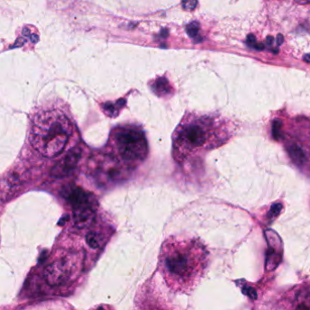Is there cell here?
<instances>
[{
    "label": "cell",
    "mask_w": 310,
    "mask_h": 310,
    "mask_svg": "<svg viewBox=\"0 0 310 310\" xmlns=\"http://www.w3.org/2000/svg\"><path fill=\"white\" fill-rule=\"evenodd\" d=\"M303 59H304L306 63H310V54H305Z\"/></svg>",
    "instance_id": "obj_21"
},
{
    "label": "cell",
    "mask_w": 310,
    "mask_h": 310,
    "mask_svg": "<svg viewBox=\"0 0 310 310\" xmlns=\"http://www.w3.org/2000/svg\"><path fill=\"white\" fill-rule=\"evenodd\" d=\"M74 271V261L68 257L60 258L45 268L44 280L51 286L63 285L72 278Z\"/></svg>",
    "instance_id": "obj_4"
},
{
    "label": "cell",
    "mask_w": 310,
    "mask_h": 310,
    "mask_svg": "<svg viewBox=\"0 0 310 310\" xmlns=\"http://www.w3.org/2000/svg\"><path fill=\"white\" fill-rule=\"evenodd\" d=\"M281 126L282 123L280 120H276L272 124V135L276 140H280L281 135Z\"/></svg>",
    "instance_id": "obj_13"
},
{
    "label": "cell",
    "mask_w": 310,
    "mask_h": 310,
    "mask_svg": "<svg viewBox=\"0 0 310 310\" xmlns=\"http://www.w3.org/2000/svg\"><path fill=\"white\" fill-rule=\"evenodd\" d=\"M245 290H247L245 291V293H246L247 295L249 296V297H251L252 299H255L256 298V292L254 291V289H252V288H250V287H248V288H244Z\"/></svg>",
    "instance_id": "obj_17"
},
{
    "label": "cell",
    "mask_w": 310,
    "mask_h": 310,
    "mask_svg": "<svg viewBox=\"0 0 310 310\" xmlns=\"http://www.w3.org/2000/svg\"><path fill=\"white\" fill-rule=\"evenodd\" d=\"M198 0H182V6L183 9L188 12L193 11L197 7Z\"/></svg>",
    "instance_id": "obj_14"
},
{
    "label": "cell",
    "mask_w": 310,
    "mask_h": 310,
    "mask_svg": "<svg viewBox=\"0 0 310 310\" xmlns=\"http://www.w3.org/2000/svg\"><path fill=\"white\" fill-rule=\"evenodd\" d=\"M164 267L168 274L182 279L192 273V256L185 251H172L165 258Z\"/></svg>",
    "instance_id": "obj_5"
},
{
    "label": "cell",
    "mask_w": 310,
    "mask_h": 310,
    "mask_svg": "<svg viewBox=\"0 0 310 310\" xmlns=\"http://www.w3.org/2000/svg\"><path fill=\"white\" fill-rule=\"evenodd\" d=\"M281 209H282V205L281 203H275V204H272V206L271 207V210L269 212V215L271 217H275L277 215L280 214Z\"/></svg>",
    "instance_id": "obj_15"
},
{
    "label": "cell",
    "mask_w": 310,
    "mask_h": 310,
    "mask_svg": "<svg viewBox=\"0 0 310 310\" xmlns=\"http://www.w3.org/2000/svg\"><path fill=\"white\" fill-rule=\"evenodd\" d=\"M288 152L290 154L291 160L298 165H301L305 162V154L301 148L299 147L297 144H291L288 147Z\"/></svg>",
    "instance_id": "obj_9"
},
{
    "label": "cell",
    "mask_w": 310,
    "mask_h": 310,
    "mask_svg": "<svg viewBox=\"0 0 310 310\" xmlns=\"http://www.w3.org/2000/svg\"><path fill=\"white\" fill-rule=\"evenodd\" d=\"M266 42L269 45H271V44L274 43V38L272 36H268L266 38Z\"/></svg>",
    "instance_id": "obj_20"
},
{
    "label": "cell",
    "mask_w": 310,
    "mask_h": 310,
    "mask_svg": "<svg viewBox=\"0 0 310 310\" xmlns=\"http://www.w3.org/2000/svg\"><path fill=\"white\" fill-rule=\"evenodd\" d=\"M71 132V123L64 114L56 111H46L35 116L30 141L34 149L44 157H55L63 152Z\"/></svg>",
    "instance_id": "obj_1"
},
{
    "label": "cell",
    "mask_w": 310,
    "mask_h": 310,
    "mask_svg": "<svg viewBox=\"0 0 310 310\" xmlns=\"http://www.w3.org/2000/svg\"><path fill=\"white\" fill-rule=\"evenodd\" d=\"M121 156L128 162L142 161L146 157L147 143L143 133L136 129L120 128L114 134Z\"/></svg>",
    "instance_id": "obj_2"
},
{
    "label": "cell",
    "mask_w": 310,
    "mask_h": 310,
    "mask_svg": "<svg viewBox=\"0 0 310 310\" xmlns=\"http://www.w3.org/2000/svg\"><path fill=\"white\" fill-rule=\"evenodd\" d=\"M295 310H310V291L301 289L297 292L294 301Z\"/></svg>",
    "instance_id": "obj_8"
},
{
    "label": "cell",
    "mask_w": 310,
    "mask_h": 310,
    "mask_svg": "<svg viewBox=\"0 0 310 310\" xmlns=\"http://www.w3.org/2000/svg\"><path fill=\"white\" fill-rule=\"evenodd\" d=\"M181 137L182 140L192 147H200L205 143L208 134L200 125H190L183 129Z\"/></svg>",
    "instance_id": "obj_7"
},
{
    "label": "cell",
    "mask_w": 310,
    "mask_h": 310,
    "mask_svg": "<svg viewBox=\"0 0 310 310\" xmlns=\"http://www.w3.org/2000/svg\"><path fill=\"white\" fill-rule=\"evenodd\" d=\"M86 242L92 249H97L103 242V238L97 232H89L86 236Z\"/></svg>",
    "instance_id": "obj_10"
},
{
    "label": "cell",
    "mask_w": 310,
    "mask_h": 310,
    "mask_svg": "<svg viewBox=\"0 0 310 310\" xmlns=\"http://www.w3.org/2000/svg\"><path fill=\"white\" fill-rule=\"evenodd\" d=\"M296 3L299 5H308L310 4V0H295Z\"/></svg>",
    "instance_id": "obj_19"
},
{
    "label": "cell",
    "mask_w": 310,
    "mask_h": 310,
    "mask_svg": "<svg viewBox=\"0 0 310 310\" xmlns=\"http://www.w3.org/2000/svg\"><path fill=\"white\" fill-rule=\"evenodd\" d=\"M283 41H284V38H283L282 34H278L277 37H276V44H278V45H281L283 43Z\"/></svg>",
    "instance_id": "obj_18"
},
{
    "label": "cell",
    "mask_w": 310,
    "mask_h": 310,
    "mask_svg": "<svg viewBox=\"0 0 310 310\" xmlns=\"http://www.w3.org/2000/svg\"><path fill=\"white\" fill-rule=\"evenodd\" d=\"M74 211V221L77 228H86L94 222L95 217V202L91 194L84 193L74 198L70 202Z\"/></svg>",
    "instance_id": "obj_3"
},
{
    "label": "cell",
    "mask_w": 310,
    "mask_h": 310,
    "mask_svg": "<svg viewBox=\"0 0 310 310\" xmlns=\"http://www.w3.org/2000/svg\"><path fill=\"white\" fill-rule=\"evenodd\" d=\"M154 91L157 93V94H165L169 93V90H170V86L168 84V82L164 78H160L157 80L155 83H154Z\"/></svg>",
    "instance_id": "obj_11"
},
{
    "label": "cell",
    "mask_w": 310,
    "mask_h": 310,
    "mask_svg": "<svg viewBox=\"0 0 310 310\" xmlns=\"http://www.w3.org/2000/svg\"><path fill=\"white\" fill-rule=\"evenodd\" d=\"M247 43H248V44H250L251 47H253V46L257 44L255 36H254L253 34H250V35H248V37H247Z\"/></svg>",
    "instance_id": "obj_16"
},
{
    "label": "cell",
    "mask_w": 310,
    "mask_h": 310,
    "mask_svg": "<svg viewBox=\"0 0 310 310\" xmlns=\"http://www.w3.org/2000/svg\"><path fill=\"white\" fill-rule=\"evenodd\" d=\"M200 31V25L197 22H192L191 24H189L186 27V32L189 34L190 37H196Z\"/></svg>",
    "instance_id": "obj_12"
},
{
    "label": "cell",
    "mask_w": 310,
    "mask_h": 310,
    "mask_svg": "<svg viewBox=\"0 0 310 310\" xmlns=\"http://www.w3.org/2000/svg\"><path fill=\"white\" fill-rule=\"evenodd\" d=\"M81 158V150L75 148L70 151L65 157L63 158L59 163H57L52 171V174L55 177H64L68 175L70 172H73L78 164L79 160Z\"/></svg>",
    "instance_id": "obj_6"
}]
</instances>
